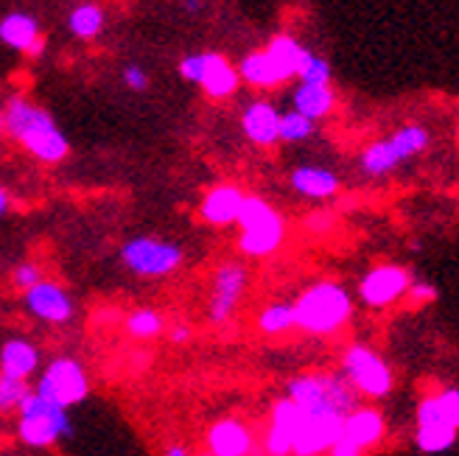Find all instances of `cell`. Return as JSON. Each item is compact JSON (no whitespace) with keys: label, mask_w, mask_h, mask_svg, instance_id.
I'll return each mask as SVG.
<instances>
[{"label":"cell","mask_w":459,"mask_h":456,"mask_svg":"<svg viewBox=\"0 0 459 456\" xmlns=\"http://www.w3.org/2000/svg\"><path fill=\"white\" fill-rule=\"evenodd\" d=\"M22 305L31 316H37L39 323L48 325H67L76 316V303L67 294V288L51 278H42L34 288H29L26 294H20Z\"/></svg>","instance_id":"12"},{"label":"cell","mask_w":459,"mask_h":456,"mask_svg":"<svg viewBox=\"0 0 459 456\" xmlns=\"http://www.w3.org/2000/svg\"><path fill=\"white\" fill-rule=\"evenodd\" d=\"M434 395H437V403L443 409L446 423L459 431V386H446V390L434 392Z\"/></svg>","instance_id":"35"},{"label":"cell","mask_w":459,"mask_h":456,"mask_svg":"<svg viewBox=\"0 0 459 456\" xmlns=\"http://www.w3.org/2000/svg\"><path fill=\"white\" fill-rule=\"evenodd\" d=\"M191 339H194V331L186 323H177L174 328H169V341H171V345H188Z\"/></svg>","instance_id":"39"},{"label":"cell","mask_w":459,"mask_h":456,"mask_svg":"<svg viewBox=\"0 0 459 456\" xmlns=\"http://www.w3.org/2000/svg\"><path fill=\"white\" fill-rule=\"evenodd\" d=\"M247 194L236 185V182H219L199 202V219L211 227H230L238 221L241 204Z\"/></svg>","instance_id":"16"},{"label":"cell","mask_w":459,"mask_h":456,"mask_svg":"<svg viewBox=\"0 0 459 456\" xmlns=\"http://www.w3.org/2000/svg\"><path fill=\"white\" fill-rule=\"evenodd\" d=\"M306 230L314 233V236H325V233H331V230H333V216L325 213V211L311 213V216L306 219Z\"/></svg>","instance_id":"37"},{"label":"cell","mask_w":459,"mask_h":456,"mask_svg":"<svg viewBox=\"0 0 459 456\" xmlns=\"http://www.w3.org/2000/svg\"><path fill=\"white\" fill-rule=\"evenodd\" d=\"M456 437H459V431H454L451 426H426V428H418L415 445L423 453H443L454 448Z\"/></svg>","instance_id":"29"},{"label":"cell","mask_w":459,"mask_h":456,"mask_svg":"<svg viewBox=\"0 0 459 456\" xmlns=\"http://www.w3.org/2000/svg\"><path fill=\"white\" fill-rule=\"evenodd\" d=\"M29 395H31L29 381H17L0 373V415H17V409Z\"/></svg>","instance_id":"30"},{"label":"cell","mask_w":459,"mask_h":456,"mask_svg":"<svg viewBox=\"0 0 459 456\" xmlns=\"http://www.w3.org/2000/svg\"><path fill=\"white\" fill-rule=\"evenodd\" d=\"M163 456H194V453H191L186 445H179V443H177V445H169V448L163 451Z\"/></svg>","instance_id":"42"},{"label":"cell","mask_w":459,"mask_h":456,"mask_svg":"<svg viewBox=\"0 0 459 456\" xmlns=\"http://www.w3.org/2000/svg\"><path fill=\"white\" fill-rule=\"evenodd\" d=\"M342 378L353 386L359 398H386L395 386L393 367L367 345H348L342 353Z\"/></svg>","instance_id":"6"},{"label":"cell","mask_w":459,"mask_h":456,"mask_svg":"<svg viewBox=\"0 0 459 456\" xmlns=\"http://www.w3.org/2000/svg\"><path fill=\"white\" fill-rule=\"evenodd\" d=\"M182 79L199 84L211 99H227L238 90V71L221 54H194L179 62Z\"/></svg>","instance_id":"10"},{"label":"cell","mask_w":459,"mask_h":456,"mask_svg":"<svg viewBox=\"0 0 459 456\" xmlns=\"http://www.w3.org/2000/svg\"><path fill=\"white\" fill-rule=\"evenodd\" d=\"M328 456H367L364 451H359L353 443H348L344 437H339L333 445H331V451H328Z\"/></svg>","instance_id":"40"},{"label":"cell","mask_w":459,"mask_h":456,"mask_svg":"<svg viewBox=\"0 0 459 456\" xmlns=\"http://www.w3.org/2000/svg\"><path fill=\"white\" fill-rule=\"evenodd\" d=\"M71 31L82 39H93L104 29V12L96 4H82L71 12Z\"/></svg>","instance_id":"28"},{"label":"cell","mask_w":459,"mask_h":456,"mask_svg":"<svg viewBox=\"0 0 459 456\" xmlns=\"http://www.w3.org/2000/svg\"><path fill=\"white\" fill-rule=\"evenodd\" d=\"M286 398L308 415H336L348 417L359 406L353 386L342 373H303L286 383Z\"/></svg>","instance_id":"3"},{"label":"cell","mask_w":459,"mask_h":456,"mask_svg":"<svg viewBox=\"0 0 459 456\" xmlns=\"http://www.w3.org/2000/svg\"><path fill=\"white\" fill-rule=\"evenodd\" d=\"M255 428L241 417H221L204 431V453L208 456H255Z\"/></svg>","instance_id":"13"},{"label":"cell","mask_w":459,"mask_h":456,"mask_svg":"<svg viewBox=\"0 0 459 456\" xmlns=\"http://www.w3.org/2000/svg\"><path fill=\"white\" fill-rule=\"evenodd\" d=\"M121 261L137 278L163 280L186 263V253H182V246H177L171 241L137 236L121 246Z\"/></svg>","instance_id":"8"},{"label":"cell","mask_w":459,"mask_h":456,"mask_svg":"<svg viewBox=\"0 0 459 456\" xmlns=\"http://www.w3.org/2000/svg\"><path fill=\"white\" fill-rule=\"evenodd\" d=\"M74 431L67 409L39 398L34 390L17 409V437L29 448H51Z\"/></svg>","instance_id":"5"},{"label":"cell","mask_w":459,"mask_h":456,"mask_svg":"<svg viewBox=\"0 0 459 456\" xmlns=\"http://www.w3.org/2000/svg\"><path fill=\"white\" fill-rule=\"evenodd\" d=\"M303 409L291 403L286 395L278 398L269 409V423L264 428L261 448L264 456H291V443H294V431L300 426Z\"/></svg>","instance_id":"15"},{"label":"cell","mask_w":459,"mask_h":456,"mask_svg":"<svg viewBox=\"0 0 459 456\" xmlns=\"http://www.w3.org/2000/svg\"><path fill=\"white\" fill-rule=\"evenodd\" d=\"M6 134L26 149L34 159L45 166H56L71 154V143L51 118L48 109L37 107L26 96H12L4 107Z\"/></svg>","instance_id":"1"},{"label":"cell","mask_w":459,"mask_h":456,"mask_svg":"<svg viewBox=\"0 0 459 456\" xmlns=\"http://www.w3.org/2000/svg\"><path fill=\"white\" fill-rule=\"evenodd\" d=\"M9 211H12V194L4 185H0V219H4Z\"/></svg>","instance_id":"41"},{"label":"cell","mask_w":459,"mask_h":456,"mask_svg":"<svg viewBox=\"0 0 459 456\" xmlns=\"http://www.w3.org/2000/svg\"><path fill=\"white\" fill-rule=\"evenodd\" d=\"M406 294H409V300L415 303V305H426V303H434V300H437V288H434L431 283H426V280L411 283Z\"/></svg>","instance_id":"36"},{"label":"cell","mask_w":459,"mask_h":456,"mask_svg":"<svg viewBox=\"0 0 459 456\" xmlns=\"http://www.w3.org/2000/svg\"><path fill=\"white\" fill-rule=\"evenodd\" d=\"M31 390L54 406L71 409V406H79L82 400H87L90 375H87L84 364L79 358L56 356L48 361V367L39 373V378Z\"/></svg>","instance_id":"7"},{"label":"cell","mask_w":459,"mask_h":456,"mask_svg":"<svg viewBox=\"0 0 459 456\" xmlns=\"http://www.w3.org/2000/svg\"><path fill=\"white\" fill-rule=\"evenodd\" d=\"M344 417L336 415H308L303 412L300 426L294 431L291 456H325L331 445L342 437Z\"/></svg>","instance_id":"14"},{"label":"cell","mask_w":459,"mask_h":456,"mask_svg":"<svg viewBox=\"0 0 459 456\" xmlns=\"http://www.w3.org/2000/svg\"><path fill=\"white\" fill-rule=\"evenodd\" d=\"M241 129L249 143L272 149L274 143H281V112L269 101H252L241 116Z\"/></svg>","instance_id":"18"},{"label":"cell","mask_w":459,"mask_h":456,"mask_svg":"<svg viewBox=\"0 0 459 456\" xmlns=\"http://www.w3.org/2000/svg\"><path fill=\"white\" fill-rule=\"evenodd\" d=\"M314 134V121H308L300 112H286L281 116V141L283 143H303Z\"/></svg>","instance_id":"31"},{"label":"cell","mask_w":459,"mask_h":456,"mask_svg":"<svg viewBox=\"0 0 459 456\" xmlns=\"http://www.w3.org/2000/svg\"><path fill=\"white\" fill-rule=\"evenodd\" d=\"M6 134V118H4V107H0V138Z\"/></svg>","instance_id":"43"},{"label":"cell","mask_w":459,"mask_h":456,"mask_svg":"<svg viewBox=\"0 0 459 456\" xmlns=\"http://www.w3.org/2000/svg\"><path fill=\"white\" fill-rule=\"evenodd\" d=\"M361 171L367 174V176H384V174H389V171H395L398 166H401V159H398V154L393 151V146H389V141L384 138V141H376V143H370L364 151H361Z\"/></svg>","instance_id":"27"},{"label":"cell","mask_w":459,"mask_h":456,"mask_svg":"<svg viewBox=\"0 0 459 456\" xmlns=\"http://www.w3.org/2000/svg\"><path fill=\"white\" fill-rule=\"evenodd\" d=\"M333 107H336V96L331 84H300L294 90V112H300L308 121L331 116Z\"/></svg>","instance_id":"23"},{"label":"cell","mask_w":459,"mask_h":456,"mask_svg":"<svg viewBox=\"0 0 459 456\" xmlns=\"http://www.w3.org/2000/svg\"><path fill=\"white\" fill-rule=\"evenodd\" d=\"M291 188L306 196V199H331L339 194V176L328 168H319V166H300V168H294L291 176Z\"/></svg>","instance_id":"22"},{"label":"cell","mask_w":459,"mask_h":456,"mask_svg":"<svg viewBox=\"0 0 459 456\" xmlns=\"http://www.w3.org/2000/svg\"><path fill=\"white\" fill-rule=\"evenodd\" d=\"M255 328L269 336V339H278V336H289L291 331H297L294 323V305L291 303H269L266 308H261V314L255 316Z\"/></svg>","instance_id":"24"},{"label":"cell","mask_w":459,"mask_h":456,"mask_svg":"<svg viewBox=\"0 0 459 456\" xmlns=\"http://www.w3.org/2000/svg\"><path fill=\"white\" fill-rule=\"evenodd\" d=\"M386 141H389V146H393V151L403 163V159H411V157H418V154H423L429 149L431 134L420 124H409V126H401L395 134H389Z\"/></svg>","instance_id":"25"},{"label":"cell","mask_w":459,"mask_h":456,"mask_svg":"<svg viewBox=\"0 0 459 456\" xmlns=\"http://www.w3.org/2000/svg\"><path fill=\"white\" fill-rule=\"evenodd\" d=\"M297 79H300V84H331V65H328V59L311 54L306 59V65L300 67Z\"/></svg>","instance_id":"33"},{"label":"cell","mask_w":459,"mask_h":456,"mask_svg":"<svg viewBox=\"0 0 459 456\" xmlns=\"http://www.w3.org/2000/svg\"><path fill=\"white\" fill-rule=\"evenodd\" d=\"M238 79H244L252 87H278V84L294 79V73L289 71V67L278 56H272L264 48V51H255V54L244 56V62L238 67Z\"/></svg>","instance_id":"20"},{"label":"cell","mask_w":459,"mask_h":456,"mask_svg":"<svg viewBox=\"0 0 459 456\" xmlns=\"http://www.w3.org/2000/svg\"><path fill=\"white\" fill-rule=\"evenodd\" d=\"M186 9H188V12H199V0H188Z\"/></svg>","instance_id":"44"},{"label":"cell","mask_w":459,"mask_h":456,"mask_svg":"<svg viewBox=\"0 0 459 456\" xmlns=\"http://www.w3.org/2000/svg\"><path fill=\"white\" fill-rule=\"evenodd\" d=\"M418 428H426V426H448L446 417H443V409L437 403V395H426L420 403H418ZM456 431V428H454Z\"/></svg>","instance_id":"34"},{"label":"cell","mask_w":459,"mask_h":456,"mask_svg":"<svg viewBox=\"0 0 459 456\" xmlns=\"http://www.w3.org/2000/svg\"><path fill=\"white\" fill-rule=\"evenodd\" d=\"M0 39H4L9 48L22 51L29 56H39L45 51V39L39 37V26L31 14H9L0 22Z\"/></svg>","instance_id":"21"},{"label":"cell","mask_w":459,"mask_h":456,"mask_svg":"<svg viewBox=\"0 0 459 456\" xmlns=\"http://www.w3.org/2000/svg\"><path fill=\"white\" fill-rule=\"evenodd\" d=\"M238 253L247 258H269L286 241V221L261 196L247 194L238 213Z\"/></svg>","instance_id":"4"},{"label":"cell","mask_w":459,"mask_h":456,"mask_svg":"<svg viewBox=\"0 0 459 456\" xmlns=\"http://www.w3.org/2000/svg\"><path fill=\"white\" fill-rule=\"evenodd\" d=\"M342 437L367 453V451H373L384 443L386 420L376 406H356L342 423Z\"/></svg>","instance_id":"17"},{"label":"cell","mask_w":459,"mask_h":456,"mask_svg":"<svg viewBox=\"0 0 459 456\" xmlns=\"http://www.w3.org/2000/svg\"><path fill=\"white\" fill-rule=\"evenodd\" d=\"M249 288V269L241 261H224L216 266L211 278V300H208V323L221 328L233 323V316Z\"/></svg>","instance_id":"9"},{"label":"cell","mask_w":459,"mask_h":456,"mask_svg":"<svg viewBox=\"0 0 459 456\" xmlns=\"http://www.w3.org/2000/svg\"><path fill=\"white\" fill-rule=\"evenodd\" d=\"M411 286V275L403 266L378 263L359 283V297L367 308H389L395 305Z\"/></svg>","instance_id":"11"},{"label":"cell","mask_w":459,"mask_h":456,"mask_svg":"<svg viewBox=\"0 0 459 456\" xmlns=\"http://www.w3.org/2000/svg\"><path fill=\"white\" fill-rule=\"evenodd\" d=\"M124 82L129 90H146L149 87V76L143 67H137V65H129L126 71H124Z\"/></svg>","instance_id":"38"},{"label":"cell","mask_w":459,"mask_h":456,"mask_svg":"<svg viewBox=\"0 0 459 456\" xmlns=\"http://www.w3.org/2000/svg\"><path fill=\"white\" fill-rule=\"evenodd\" d=\"M42 278H45V271H42L39 263H34V261H22V263H17V266L12 269L9 286H12L17 294H26V291L34 288Z\"/></svg>","instance_id":"32"},{"label":"cell","mask_w":459,"mask_h":456,"mask_svg":"<svg viewBox=\"0 0 459 456\" xmlns=\"http://www.w3.org/2000/svg\"><path fill=\"white\" fill-rule=\"evenodd\" d=\"M124 328H126V333L132 339L149 341V339H157L160 333L166 331V316L160 311H154V308H134L132 314H126Z\"/></svg>","instance_id":"26"},{"label":"cell","mask_w":459,"mask_h":456,"mask_svg":"<svg viewBox=\"0 0 459 456\" xmlns=\"http://www.w3.org/2000/svg\"><path fill=\"white\" fill-rule=\"evenodd\" d=\"M39 348L26 336H12L4 341L0 348V373L17 378V381H29L39 370Z\"/></svg>","instance_id":"19"},{"label":"cell","mask_w":459,"mask_h":456,"mask_svg":"<svg viewBox=\"0 0 459 456\" xmlns=\"http://www.w3.org/2000/svg\"><path fill=\"white\" fill-rule=\"evenodd\" d=\"M294 323L297 331L308 336H336L348 328L353 316L351 291L336 280H316L294 303Z\"/></svg>","instance_id":"2"}]
</instances>
